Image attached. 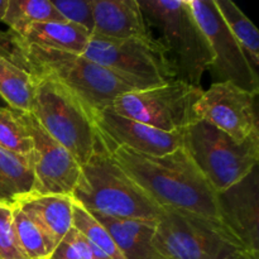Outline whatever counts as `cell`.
<instances>
[{"label":"cell","mask_w":259,"mask_h":259,"mask_svg":"<svg viewBox=\"0 0 259 259\" xmlns=\"http://www.w3.org/2000/svg\"><path fill=\"white\" fill-rule=\"evenodd\" d=\"M51 3L66 22L78 25L93 34V0H51Z\"/></svg>","instance_id":"obj_26"},{"label":"cell","mask_w":259,"mask_h":259,"mask_svg":"<svg viewBox=\"0 0 259 259\" xmlns=\"http://www.w3.org/2000/svg\"><path fill=\"white\" fill-rule=\"evenodd\" d=\"M218 10L240 46L253 70L257 72L259 65V32L252 20L232 0H215Z\"/></svg>","instance_id":"obj_21"},{"label":"cell","mask_w":259,"mask_h":259,"mask_svg":"<svg viewBox=\"0 0 259 259\" xmlns=\"http://www.w3.org/2000/svg\"><path fill=\"white\" fill-rule=\"evenodd\" d=\"M72 197L68 195H33L18 201V206L60 244L72 228Z\"/></svg>","instance_id":"obj_17"},{"label":"cell","mask_w":259,"mask_h":259,"mask_svg":"<svg viewBox=\"0 0 259 259\" xmlns=\"http://www.w3.org/2000/svg\"><path fill=\"white\" fill-rule=\"evenodd\" d=\"M109 153L161 207L220 220L217 191L184 147L164 156H147L123 147Z\"/></svg>","instance_id":"obj_1"},{"label":"cell","mask_w":259,"mask_h":259,"mask_svg":"<svg viewBox=\"0 0 259 259\" xmlns=\"http://www.w3.org/2000/svg\"><path fill=\"white\" fill-rule=\"evenodd\" d=\"M95 125L106 151L123 147L147 156H164L184 147L182 132H164L125 118L105 108L95 114Z\"/></svg>","instance_id":"obj_13"},{"label":"cell","mask_w":259,"mask_h":259,"mask_svg":"<svg viewBox=\"0 0 259 259\" xmlns=\"http://www.w3.org/2000/svg\"><path fill=\"white\" fill-rule=\"evenodd\" d=\"M23 52V68L30 75L47 76L70 89L94 113L111 105L118 96L142 90L113 71L93 62L82 55L27 46Z\"/></svg>","instance_id":"obj_4"},{"label":"cell","mask_w":259,"mask_h":259,"mask_svg":"<svg viewBox=\"0 0 259 259\" xmlns=\"http://www.w3.org/2000/svg\"><path fill=\"white\" fill-rule=\"evenodd\" d=\"M162 209L153 244L163 259H235L248 250L220 220Z\"/></svg>","instance_id":"obj_6"},{"label":"cell","mask_w":259,"mask_h":259,"mask_svg":"<svg viewBox=\"0 0 259 259\" xmlns=\"http://www.w3.org/2000/svg\"><path fill=\"white\" fill-rule=\"evenodd\" d=\"M7 5H8V0H0V22H2L3 17H4Z\"/></svg>","instance_id":"obj_31"},{"label":"cell","mask_w":259,"mask_h":259,"mask_svg":"<svg viewBox=\"0 0 259 259\" xmlns=\"http://www.w3.org/2000/svg\"><path fill=\"white\" fill-rule=\"evenodd\" d=\"M18 114L33 141L34 195L53 194L71 196L81 174L78 162L39 125L32 113L18 110Z\"/></svg>","instance_id":"obj_12"},{"label":"cell","mask_w":259,"mask_h":259,"mask_svg":"<svg viewBox=\"0 0 259 259\" xmlns=\"http://www.w3.org/2000/svg\"><path fill=\"white\" fill-rule=\"evenodd\" d=\"M32 114L39 125L85 164L101 139L95 113L73 91L47 76H35Z\"/></svg>","instance_id":"obj_5"},{"label":"cell","mask_w":259,"mask_h":259,"mask_svg":"<svg viewBox=\"0 0 259 259\" xmlns=\"http://www.w3.org/2000/svg\"><path fill=\"white\" fill-rule=\"evenodd\" d=\"M0 147L19 156L30 157L33 153V141L23 124L18 110L0 108Z\"/></svg>","instance_id":"obj_24"},{"label":"cell","mask_w":259,"mask_h":259,"mask_svg":"<svg viewBox=\"0 0 259 259\" xmlns=\"http://www.w3.org/2000/svg\"><path fill=\"white\" fill-rule=\"evenodd\" d=\"M189 5L214 56L207 68L214 82H232L248 93L258 95V72L253 70L225 24L215 0H189Z\"/></svg>","instance_id":"obj_10"},{"label":"cell","mask_w":259,"mask_h":259,"mask_svg":"<svg viewBox=\"0 0 259 259\" xmlns=\"http://www.w3.org/2000/svg\"><path fill=\"white\" fill-rule=\"evenodd\" d=\"M72 227L78 230L91 244L103 250L109 257L113 259H125L104 225L76 201H73L72 205Z\"/></svg>","instance_id":"obj_25"},{"label":"cell","mask_w":259,"mask_h":259,"mask_svg":"<svg viewBox=\"0 0 259 259\" xmlns=\"http://www.w3.org/2000/svg\"><path fill=\"white\" fill-rule=\"evenodd\" d=\"M93 215L108 230L125 259H163L153 244L157 222L113 218L96 212Z\"/></svg>","instance_id":"obj_16"},{"label":"cell","mask_w":259,"mask_h":259,"mask_svg":"<svg viewBox=\"0 0 259 259\" xmlns=\"http://www.w3.org/2000/svg\"><path fill=\"white\" fill-rule=\"evenodd\" d=\"M7 103H5L4 100H3V98L2 96H0V108H7Z\"/></svg>","instance_id":"obj_32"},{"label":"cell","mask_w":259,"mask_h":259,"mask_svg":"<svg viewBox=\"0 0 259 259\" xmlns=\"http://www.w3.org/2000/svg\"><path fill=\"white\" fill-rule=\"evenodd\" d=\"M82 56L132 81L142 90L177 80L163 47L152 34L128 39L93 34Z\"/></svg>","instance_id":"obj_8"},{"label":"cell","mask_w":259,"mask_h":259,"mask_svg":"<svg viewBox=\"0 0 259 259\" xmlns=\"http://www.w3.org/2000/svg\"><path fill=\"white\" fill-rule=\"evenodd\" d=\"M0 259H28L13 224V207L0 205Z\"/></svg>","instance_id":"obj_27"},{"label":"cell","mask_w":259,"mask_h":259,"mask_svg":"<svg viewBox=\"0 0 259 259\" xmlns=\"http://www.w3.org/2000/svg\"><path fill=\"white\" fill-rule=\"evenodd\" d=\"M0 56L23 68V52L10 30L0 29Z\"/></svg>","instance_id":"obj_29"},{"label":"cell","mask_w":259,"mask_h":259,"mask_svg":"<svg viewBox=\"0 0 259 259\" xmlns=\"http://www.w3.org/2000/svg\"><path fill=\"white\" fill-rule=\"evenodd\" d=\"M257 95L232 82H214L194 105L195 120H202L243 142L259 133Z\"/></svg>","instance_id":"obj_11"},{"label":"cell","mask_w":259,"mask_h":259,"mask_svg":"<svg viewBox=\"0 0 259 259\" xmlns=\"http://www.w3.org/2000/svg\"><path fill=\"white\" fill-rule=\"evenodd\" d=\"M147 27L158 30L157 38L176 73V78L201 86L212 62L210 46L197 24L189 0H138Z\"/></svg>","instance_id":"obj_3"},{"label":"cell","mask_w":259,"mask_h":259,"mask_svg":"<svg viewBox=\"0 0 259 259\" xmlns=\"http://www.w3.org/2000/svg\"><path fill=\"white\" fill-rule=\"evenodd\" d=\"M220 222L245 249L259 252L258 166L238 184L217 194Z\"/></svg>","instance_id":"obj_14"},{"label":"cell","mask_w":259,"mask_h":259,"mask_svg":"<svg viewBox=\"0 0 259 259\" xmlns=\"http://www.w3.org/2000/svg\"><path fill=\"white\" fill-rule=\"evenodd\" d=\"M35 177L32 156L12 153L0 147V205L14 206L34 195Z\"/></svg>","instance_id":"obj_19"},{"label":"cell","mask_w":259,"mask_h":259,"mask_svg":"<svg viewBox=\"0 0 259 259\" xmlns=\"http://www.w3.org/2000/svg\"><path fill=\"white\" fill-rule=\"evenodd\" d=\"M50 259H94L91 244L78 230L71 228Z\"/></svg>","instance_id":"obj_28"},{"label":"cell","mask_w":259,"mask_h":259,"mask_svg":"<svg viewBox=\"0 0 259 259\" xmlns=\"http://www.w3.org/2000/svg\"><path fill=\"white\" fill-rule=\"evenodd\" d=\"M93 15L94 35L128 39L152 34L138 0H93Z\"/></svg>","instance_id":"obj_15"},{"label":"cell","mask_w":259,"mask_h":259,"mask_svg":"<svg viewBox=\"0 0 259 259\" xmlns=\"http://www.w3.org/2000/svg\"><path fill=\"white\" fill-rule=\"evenodd\" d=\"M13 207V224L23 252L28 259H50L56 243L18 206Z\"/></svg>","instance_id":"obj_23"},{"label":"cell","mask_w":259,"mask_h":259,"mask_svg":"<svg viewBox=\"0 0 259 259\" xmlns=\"http://www.w3.org/2000/svg\"><path fill=\"white\" fill-rule=\"evenodd\" d=\"M0 96L9 108L32 113L34 78L24 68L0 56Z\"/></svg>","instance_id":"obj_20"},{"label":"cell","mask_w":259,"mask_h":259,"mask_svg":"<svg viewBox=\"0 0 259 259\" xmlns=\"http://www.w3.org/2000/svg\"><path fill=\"white\" fill-rule=\"evenodd\" d=\"M91 34L88 30L68 22L34 23L22 34H14L19 47L37 46L76 55H82L85 52Z\"/></svg>","instance_id":"obj_18"},{"label":"cell","mask_w":259,"mask_h":259,"mask_svg":"<svg viewBox=\"0 0 259 259\" xmlns=\"http://www.w3.org/2000/svg\"><path fill=\"white\" fill-rule=\"evenodd\" d=\"M201 86L175 80L164 85L131 91L111 103L114 113L164 132H182L195 121L194 105Z\"/></svg>","instance_id":"obj_9"},{"label":"cell","mask_w":259,"mask_h":259,"mask_svg":"<svg viewBox=\"0 0 259 259\" xmlns=\"http://www.w3.org/2000/svg\"><path fill=\"white\" fill-rule=\"evenodd\" d=\"M235 259H259V252H250V250H247V252L242 253L239 257Z\"/></svg>","instance_id":"obj_30"},{"label":"cell","mask_w":259,"mask_h":259,"mask_svg":"<svg viewBox=\"0 0 259 259\" xmlns=\"http://www.w3.org/2000/svg\"><path fill=\"white\" fill-rule=\"evenodd\" d=\"M184 148L218 192L244 179L259 161V133L237 142L220 129L195 120L182 131Z\"/></svg>","instance_id":"obj_7"},{"label":"cell","mask_w":259,"mask_h":259,"mask_svg":"<svg viewBox=\"0 0 259 259\" xmlns=\"http://www.w3.org/2000/svg\"><path fill=\"white\" fill-rule=\"evenodd\" d=\"M71 197L93 214L113 218L157 222L163 210L116 164L103 142L81 166Z\"/></svg>","instance_id":"obj_2"},{"label":"cell","mask_w":259,"mask_h":259,"mask_svg":"<svg viewBox=\"0 0 259 259\" xmlns=\"http://www.w3.org/2000/svg\"><path fill=\"white\" fill-rule=\"evenodd\" d=\"M2 22L19 35L34 23L66 22L51 0H8Z\"/></svg>","instance_id":"obj_22"}]
</instances>
